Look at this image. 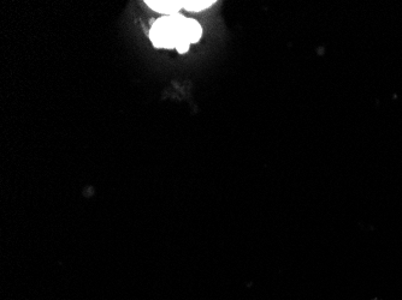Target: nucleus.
I'll return each instance as SVG.
<instances>
[{
  "label": "nucleus",
  "mask_w": 402,
  "mask_h": 300,
  "mask_svg": "<svg viewBox=\"0 0 402 300\" xmlns=\"http://www.w3.org/2000/svg\"><path fill=\"white\" fill-rule=\"evenodd\" d=\"M212 4H214V2H185L183 3V8L187 10V11L199 12L210 8Z\"/></svg>",
  "instance_id": "nucleus-3"
},
{
  "label": "nucleus",
  "mask_w": 402,
  "mask_h": 300,
  "mask_svg": "<svg viewBox=\"0 0 402 300\" xmlns=\"http://www.w3.org/2000/svg\"><path fill=\"white\" fill-rule=\"evenodd\" d=\"M146 4L151 9L162 12V14H166L168 16L176 15L181 8H183V3L181 2H146Z\"/></svg>",
  "instance_id": "nucleus-1"
},
{
  "label": "nucleus",
  "mask_w": 402,
  "mask_h": 300,
  "mask_svg": "<svg viewBox=\"0 0 402 300\" xmlns=\"http://www.w3.org/2000/svg\"><path fill=\"white\" fill-rule=\"evenodd\" d=\"M202 35V29L200 24L195 19L187 18L185 24V37L189 44H195L200 40Z\"/></svg>",
  "instance_id": "nucleus-2"
},
{
  "label": "nucleus",
  "mask_w": 402,
  "mask_h": 300,
  "mask_svg": "<svg viewBox=\"0 0 402 300\" xmlns=\"http://www.w3.org/2000/svg\"><path fill=\"white\" fill-rule=\"evenodd\" d=\"M189 45H191V44H189L188 41H181V42H178L177 45H176V50L178 51V53L185 54L186 52L188 51Z\"/></svg>",
  "instance_id": "nucleus-4"
}]
</instances>
